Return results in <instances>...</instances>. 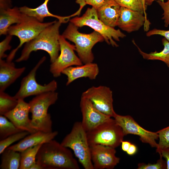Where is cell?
<instances>
[{
	"label": "cell",
	"instance_id": "obj_1",
	"mask_svg": "<svg viewBox=\"0 0 169 169\" xmlns=\"http://www.w3.org/2000/svg\"><path fill=\"white\" fill-rule=\"evenodd\" d=\"M36 160L43 169L79 168L71 151L54 139L42 145Z\"/></svg>",
	"mask_w": 169,
	"mask_h": 169
},
{
	"label": "cell",
	"instance_id": "obj_2",
	"mask_svg": "<svg viewBox=\"0 0 169 169\" xmlns=\"http://www.w3.org/2000/svg\"><path fill=\"white\" fill-rule=\"evenodd\" d=\"M62 23L55 21L43 30L36 38L26 43L20 57L16 60L17 62L26 61L33 51L42 50L47 52L49 55L50 61L53 63L59 55L60 46L59 39V28Z\"/></svg>",
	"mask_w": 169,
	"mask_h": 169
},
{
	"label": "cell",
	"instance_id": "obj_3",
	"mask_svg": "<svg viewBox=\"0 0 169 169\" xmlns=\"http://www.w3.org/2000/svg\"><path fill=\"white\" fill-rule=\"evenodd\" d=\"M58 99V93L49 91L36 95L29 102L31 125L34 129L45 132L52 131V122L48 110Z\"/></svg>",
	"mask_w": 169,
	"mask_h": 169
},
{
	"label": "cell",
	"instance_id": "obj_4",
	"mask_svg": "<svg viewBox=\"0 0 169 169\" xmlns=\"http://www.w3.org/2000/svg\"><path fill=\"white\" fill-rule=\"evenodd\" d=\"M78 28L70 22L62 35L74 43L75 51L83 64L93 62L94 57L92 49L96 43L103 41L104 38L95 31L85 34L79 32Z\"/></svg>",
	"mask_w": 169,
	"mask_h": 169
},
{
	"label": "cell",
	"instance_id": "obj_5",
	"mask_svg": "<svg viewBox=\"0 0 169 169\" xmlns=\"http://www.w3.org/2000/svg\"><path fill=\"white\" fill-rule=\"evenodd\" d=\"M61 144L72 150L75 156L85 169H94L86 132L81 122L74 123L70 132L64 138Z\"/></svg>",
	"mask_w": 169,
	"mask_h": 169
},
{
	"label": "cell",
	"instance_id": "obj_6",
	"mask_svg": "<svg viewBox=\"0 0 169 169\" xmlns=\"http://www.w3.org/2000/svg\"><path fill=\"white\" fill-rule=\"evenodd\" d=\"M69 21L78 27L84 26L91 27L101 34L107 44L113 47L118 46L115 41H119L120 38L126 36L120 29L107 26L100 20L96 9L93 7L88 8L82 16L74 18L69 20Z\"/></svg>",
	"mask_w": 169,
	"mask_h": 169
},
{
	"label": "cell",
	"instance_id": "obj_7",
	"mask_svg": "<svg viewBox=\"0 0 169 169\" xmlns=\"http://www.w3.org/2000/svg\"><path fill=\"white\" fill-rule=\"evenodd\" d=\"M86 134L90 146L101 145L115 148L121 145L125 136L121 127L112 118Z\"/></svg>",
	"mask_w": 169,
	"mask_h": 169
},
{
	"label": "cell",
	"instance_id": "obj_8",
	"mask_svg": "<svg viewBox=\"0 0 169 169\" xmlns=\"http://www.w3.org/2000/svg\"><path fill=\"white\" fill-rule=\"evenodd\" d=\"M55 21L46 23L39 22L35 18L28 15L23 22L9 27L8 34L15 36L19 39L20 43L13 50L7 58L6 61L12 62L18 50L23 44L33 39L45 28L54 23Z\"/></svg>",
	"mask_w": 169,
	"mask_h": 169
},
{
	"label": "cell",
	"instance_id": "obj_9",
	"mask_svg": "<svg viewBox=\"0 0 169 169\" xmlns=\"http://www.w3.org/2000/svg\"><path fill=\"white\" fill-rule=\"evenodd\" d=\"M45 56L43 57L28 74L22 79L20 87L15 95L16 99H24L32 95H37L49 91H55L57 88V82L53 80L44 85L38 84L35 76L36 72L40 65L45 61Z\"/></svg>",
	"mask_w": 169,
	"mask_h": 169
},
{
	"label": "cell",
	"instance_id": "obj_10",
	"mask_svg": "<svg viewBox=\"0 0 169 169\" xmlns=\"http://www.w3.org/2000/svg\"><path fill=\"white\" fill-rule=\"evenodd\" d=\"M59 42L60 53L56 60L50 65L49 71L54 77L60 76L65 69L74 65L83 64L79 57L74 53L75 45L67 41L62 35H60Z\"/></svg>",
	"mask_w": 169,
	"mask_h": 169
},
{
	"label": "cell",
	"instance_id": "obj_11",
	"mask_svg": "<svg viewBox=\"0 0 169 169\" xmlns=\"http://www.w3.org/2000/svg\"><path fill=\"white\" fill-rule=\"evenodd\" d=\"M81 97L89 100L97 110L111 117L116 113L113 106L112 92L109 87L92 86L84 92Z\"/></svg>",
	"mask_w": 169,
	"mask_h": 169
},
{
	"label": "cell",
	"instance_id": "obj_12",
	"mask_svg": "<svg viewBox=\"0 0 169 169\" xmlns=\"http://www.w3.org/2000/svg\"><path fill=\"white\" fill-rule=\"evenodd\" d=\"M116 123L121 127L124 136L131 134L138 136L144 143L148 144L152 147L156 148L158 139L157 132L147 130L141 127L130 115H122L116 114L114 117Z\"/></svg>",
	"mask_w": 169,
	"mask_h": 169
},
{
	"label": "cell",
	"instance_id": "obj_13",
	"mask_svg": "<svg viewBox=\"0 0 169 169\" xmlns=\"http://www.w3.org/2000/svg\"><path fill=\"white\" fill-rule=\"evenodd\" d=\"M90 147L94 169H112L119 163L120 159L116 156L115 148L101 145Z\"/></svg>",
	"mask_w": 169,
	"mask_h": 169
},
{
	"label": "cell",
	"instance_id": "obj_14",
	"mask_svg": "<svg viewBox=\"0 0 169 169\" xmlns=\"http://www.w3.org/2000/svg\"><path fill=\"white\" fill-rule=\"evenodd\" d=\"M145 31L149 30L150 24L143 13L120 7L117 26L122 30L131 33L139 30L142 26Z\"/></svg>",
	"mask_w": 169,
	"mask_h": 169
},
{
	"label": "cell",
	"instance_id": "obj_15",
	"mask_svg": "<svg viewBox=\"0 0 169 169\" xmlns=\"http://www.w3.org/2000/svg\"><path fill=\"white\" fill-rule=\"evenodd\" d=\"M80 107L82 117L81 124L86 132L112 118L98 110L89 100L82 97L80 99Z\"/></svg>",
	"mask_w": 169,
	"mask_h": 169
},
{
	"label": "cell",
	"instance_id": "obj_16",
	"mask_svg": "<svg viewBox=\"0 0 169 169\" xmlns=\"http://www.w3.org/2000/svg\"><path fill=\"white\" fill-rule=\"evenodd\" d=\"M29 112V103L25 102L23 99H19L17 106L4 115L18 128L32 134L37 131L32 127L31 120L28 116Z\"/></svg>",
	"mask_w": 169,
	"mask_h": 169
},
{
	"label": "cell",
	"instance_id": "obj_17",
	"mask_svg": "<svg viewBox=\"0 0 169 169\" xmlns=\"http://www.w3.org/2000/svg\"><path fill=\"white\" fill-rule=\"evenodd\" d=\"M99 71L98 65L92 62L74 67H69L64 69L62 74L67 76L66 85H68L76 79L81 78H88L91 80L95 79Z\"/></svg>",
	"mask_w": 169,
	"mask_h": 169
},
{
	"label": "cell",
	"instance_id": "obj_18",
	"mask_svg": "<svg viewBox=\"0 0 169 169\" xmlns=\"http://www.w3.org/2000/svg\"><path fill=\"white\" fill-rule=\"evenodd\" d=\"M57 131L45 132L41 131L30 134L18 143L7 148L20 152L31 146L43 144L54 139L58 134Z\"/></svg>",
	"mask_w": 169,
	"mask_h": 169
},
{
	"label": "cell",
	"instance_id": "obj_19",
	"mask_svg": "<svg viewBox=\"0 0 169 169\" xmlns=\"http://www.w3.org/2000/svg\"><path fill=\"white\" fill-rule=\"evenodd\" d=\"M25 67L16 68L12 62L0 59V91H4L23 73Z\"/></svg>",
	"mask_w": 169,
	"mask_h": 169
},
{
	"label": "cell",
	"instance_id": "obj_20",
	"mask_svg": "<svg viewBox=\"0 0 169 169\" xmlns=\"http://www.w3.org/2000/svg\"><path fill=\"white\" fill-rule=\"evenodd\" d=\"M120 7L114 0H105L96 9L98 17L106 25L114 28L117 26Z\"/></svg>",
	"mask_w": 169,
	"mask_h": 169
},
{
	"label": "cell",
	"instance_id": "obj_21",
	"mask_svg": "<svg viewBox=\"0 0 169 169\" xmlns=\"http://www.w3.org/2000/svg\"><path fill=\"white\" fill-rule=\"evenodd\" d=\"M28 15L22 13L19 8L14 7L0 11V35H7L11 25L20 23L24 20Z\"/></svg>",
	"mask_w": 169,
	"mask_h": 169
},
{
	"label": "cell",
	"instance_id": "obj_22",
	"mask_svg": "<svg viewBox=\"0 0 169 169\" xmlns=\"http://www.w3.org/2000/svg\"><path fill=\"white\" fill-rule=\"evenodd\" d=\"M49 0H45L43 3L35 8L23 6L19 8L22 13L33 17L41 22H43L45 17H52L57 18L62 23H64L69 20L71 17L74 16L73 14L67 16H61L52 14L50 12L48 7V3Z\"/></svg>",
	"mask_w": 169,
	"mask_h": 169
},
{
	"label": "cell",
	"instance_id": "obj_23",
	"mask_svg": "<svg viewBox=\"0 0 169 169\" xmlns=\"http://www.w3.org/2000/svg\"><path fill=\"white\" fill-rule=\"evenodd\" d=\"M132 42L138 49L140 54L143 58L146 60H159L164 62L169 68V42L165 38L162 39V44L164 46L163 49L158 52L156 51L147 53L143 51L136 44L134 40Z\"/></svg>",
	"mask_w": 169,
	"mask_h": 169
},
{
	"label": "cell",
	"instance_id": "obj_24",
	"mask_svg": "<svg viewBox=\"0 0 169 169\" xmlns=\"http://www.w3.org/2000/svg\"><path fill=\"white\" fill-rule=\"evenodd\" d=\"M1 154L0 169H19L21 152L7 148Z\"/></svg>",
	"mask_w": 169,
	"mask_h": 169
},
{
	"label": "cell",
	"instance_id": "obj_25",
	"mask_svg": "<svg viewBox=\"0 0 169 169\" xmlns=\"http://www.w3.org/2000/svg\"><path fill=\"white\" fill-rule=\"evenodd\" d=\"M42 144L30 147L21 152L19 169H29L31 166L36 162V156Z\"/></svg>",
	"mask_w": 169,
	"mask_h": 169
},
{
	"label": "cell",
	"instance_id": "obj_26",
	"mask_svg": "<svg viewBox=\"0 0 169 169\" xmlns=\"http://www.w3.org/2000/svg\"><path fill=\"white\" fill-rule=\"evenodd\" d=\"M4 115H0V140L23 131L18 128Z\"/></svg>",
	"mask_w": 169,
	"mask_h": 169
},
{
	"label": "cell",
	"instance_id": "obj_27",
	"mask_svg": "<svg viewBox=\"0 0 169 169\" xmlns=\"http://www.w3.org/2000/svg\"><path fill=\"white\" fill-rule=\"evenodd\" d=\"M18 100L4 92L0 91V115H4L17 105Z\"/></svg>",
	"mask_w": 169,
	"mask_h": 169
},
{
	"label": "cell",
	"instance_id": "obj_28",
	"mask_svg": "<svg viewBox=\"0 0 169 169\" xmlns=\"http://www.w3.org/2000/svg\"><path fill=\"white\" fill-rule=\"evenodd\" d=\"M120 7L143 13L147 23H151L147 18L142 0H114Z\"/></svg>",
	"mask_w": 169,
	"mask_h": 169
},
{
	"label": "cell",
	"instance_id": "obj_29",
	"mask_svg": "<svg viewBox=\"0 0 169 169\" xmlns=\"http://www.w3.org/2000/svg\"><path fill=\"white\" fill-rule=\"evenodd\" d=\"M30 133L25 131H22L8 136L0 141V154L12 143L21 140Z\"/></svg>",
	"mask_w": 169,
	"mask_h": 169
},
{
	"label": "cell",
	"instance_id": "obj_30",
	"mask_svg": "<svg viewBox=\"0 0 169 169\" xmlns=\"http://www.w3.org/2000/svg\"><path fill=\"white\" fill-rule=\"evenodd\" d=\"M159 139L156 152H158L162 149L169 148V126L156 132Z\"/></svg>",
	"mask_w": 169,
	"mask_h": 169
},
{
	"label": "cell",
	"instance_id": "obj_31",
	"mask_svg": "<svg viewBox=\"0 0 169 169\" xmlns=\"http://www.w3.org/2000/svg\"><path fill=\"white\" fill-rule=\"evenodd\" d=\"M160 158L155 163L147 164L144 163H140L138 164V169H167L166 161L162 159V157L160 156Z\"/></svg>",
	"mask_w": 169,
	"mask_h": 169
},
{
	"label": "cell",
	"instance_id": "obj_32",
	"mask_svg": "<svg viewBox=\"0 0 169 169\" xmlns=\"http://www.w3.org/2000/svg\"><path fill=\"white\" fill-rule=\"evenodd\" d=\"M12 36L8 34L5 38L0 43V59L8 57L5 52L8 50H10L12 48L9 44Z\"/></svg>",
	"mask_w": 169,
	"mask_h": 169
},
{
	"label": "cell",
	"instance_id": "obj_33",
	"mask_svg": "<svg viewBox=\"0 0 169 169\" xmlns=\"http://www.w3.org/2000/svg\"><path fill=\"white\" fill-rule=\"evenodd\" d=\"M157 2L163 11L162 19L164 21L165 26L167 27L169 25V0H167L166 2L157 0Z\"/></svg>",
	"mask_w": 169,
	"mask_h": 169
},
{
	"label": "cell",
	"instance_id": "obj_34",
	"mask_svg": "<svg viewBox=\"0 0 169 169\" xmlns=\"http://www.w3.org/2000/svg\"><path fill=\"white\" fill-rule=\"evenodd\" d=\"M105 0H76V3L80 6H84L86 4H89L96 9L101 6Z\"/></svg>",
	"mask_w": 169,
	"mask_h": 169
},
{
	"label": "cell",
	"instance_id": "obj_35",
	"mask_svg": "<svg viewBox=\"0 0 169 169\" xmlns=\"http://www.w3.org/2000/svg\"><path fill=\"white\" fill-rule=\"evenodd\" d=\"M155 35H159L163 36L169 42V30H165L154 28L147 32L146 33V35L147 37Z\"/></svg>",
	"mask_w": 169,
	"mask_h": 169
},
{
	"label": "cell",
	"instance_id": "obj_36",
	"mask_svg": "<svg viewBox=\"0 0 169 169\" xmlns=\"http://www.w3.org/2000/svg\"><path fill=\"white\" fill-rule=\"evenodd\" d=\"M160 156L164 158L166 160L167 169H169V148L161 150L159 152Z\"/></svg>",
	"mask_w": 169,
	"mask_h": 169
},
{
	"label": "cell",
	"instance_id": "obj_37",
	"mask_svg": "<svg viewBox=\"0 0 169 169\" xmlns=\"http://www.w3.org/2000/svg\"><path fill=\"white\" fill-rule=\"evenodd\" d=\"M11 0H0V11L12 8Z\"/></svg>",
	"mask_w": 169,
	"mask_h": 169
},
{
	"label": "cell",
	"instance_id": "obj_38",
	"mask_svg": "<svg viewBox=\"0 0 169 169\" xmlns=\"http://www.w3.org/2000/svg\"><path fill=\"white\" fill-rule=\"evenodd\" d=\"M137 151V146L133 144H131L128 150L126 151L127 154L130 156L135 154Z\"/></svg>",
	"mask_w": 169,
	"mask_h": 169
},
{
	"label": "cell",
	"instance_id": "obj_39",
	"mask_svg": "<svg viewBox=\"0 0 169 169\" xmlns=\"http://www.w3.org/2000/svg\"><path fill=\"white\" fill-rule=\"evenodd\" d=\"M131 144L130 141H123L121 144L122 150L126 152L129 149Z\"/></svg>",
	"mask_w": 169,
	"mask_h": 169
},
{
	"label": "cell",
	"instance_id": "obj_40",
	"mask_svg": "<svg viewBox=\"0 0 169 169\" xmlns=\"http://www.w3.org/2000/svg\"><path fill=\"white\" fill-rule=\"evenodd\" d=\"M29 169H43V168L36 162L31 166Z\"/></svg>",
	"mask_w": 169,
	"mask_h": 169
},
{
	"label": "cell",
	"instance_id": "obj_41",
	"mask_svg": "<svg viewBox=\"0 0 169 169\" xmlns=\"http://www.w3.org/2000/svg\"><path fill=\"white\" fill-rule=\"evenodd\" d=\"M156 0H145V4L146 6L151 5L153 2ZM164 2V0H160Z\"/></svg>",
	"mask_w": 169,
	"mask_h": 169
},
{
	"label": "cell",
	"instance_id": "obj_42",
	"mask_svg": "<svg viewBox=\"0 0 169 169\" xmlns=\"http://www.w3.org/2000/svg\"><path fill=\"white\" fill-rule=\"evenodd\" d=\"M142 1L143 4L144 10L146 12V9L147 6L145 4V0H142Z\"/></svg>",
	"mask_w": 169,
	"mask_h": 169
}]
</instances>
